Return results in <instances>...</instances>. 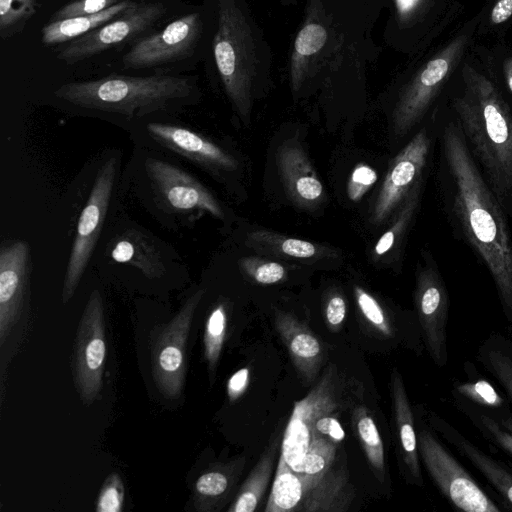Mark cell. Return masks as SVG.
I'll return each mask as SVG.
<instances>
[{
  "label": "cell",
  "instance_id": "obj_1",
  "mask_svg": "<svg viewBox=\"0 0 512 512\" xmlns=\"http://www.w3.org/2000/svg\"><path fill=\"white\" fill-rule=\"evenodd\" d=\"M443 146L454 185L456 215L488 268L512 321V240L502 206L480 173L459 126L444 129Z\"/></svg>",
  "mask_w": 512,
  "mask_h": 512
},
{
  "label": "cell",
  "instance_id": "obj_2",
  "mask_svg": "<svg viewBox=\"0 0 512 512\" xmlns=\"http://www.w3.org/2000/svg\"><path fill=\"white\" fill-rule=\"evenodd\" d=\"M194 88L188 77L109 75L62 84L53 95L82 115L107 120L130 132L142 120L188 105Z\"/></svg>",
  "mask_w": 512,
  "mask_h": 512
},
{
  "label": "cell",
  "instance_id": "obj_3",
  "mask_svg": "<svg viewBox=\"0 0 512 512\" xmlns=\"http://www.w3.org/2000/svg\"><path fill=\"white\" fill-rule=\"evenodd\" d=\"M124 180L167 229L188 226L202 214L225 218L221 203L202 182L154 149L135 146Z\"/></svg>",
  "mask_w": 512,
  "mask_h": 512
},
{
  "label": "cell",
  "instance_id": "obj_4",
  "mask_svg": "<svg viewBox=\"0 0 512 512\" xmlns=\"http://www.w3.org/2000/svg\"><path fill=\"white\" fill-rule=\"evenodd\" d=\"M460 129L502 207L512 214V116L497 94L478 85L458 103Z\"/></svg>",
  "mask_w": 512,
  "mask_h": 512
},
{
  "label": "cell",
  "instance_id": "obj_5",
  "mask_svg": "<svg viewBox=\"0 0 512 512\" xmlns=\"http://www.w3.org/2000/svg\"><path fill=\"white\" fill-rule=\"evenodd\" d=\"M120 157L113 154L101 162L76 225L62 287V303L75 291L91 260L107 220L120 180Z\"/></svg>",
  "mask_w": 512,
  "mask_h": 512
},
{
  "label": "cell",
  "instance_id": "obj_6",
  "mask_svg": "<svg viewBox=\"0 0 512 512\" xmlns=\"http://www.w3.org/2000/svg\"><path fill=\"white\" fill-rule=\"evenodd\" d=\"M154 117L142 120L129 132L136 145L178 157L213 174L238 168L237 159L206 136L183 124Z\"/></svg>",
  "mask_w": 512,
  "mask_h": 512
},
{
  "label": "cell",
  "instance_id": "obj_7",
  "mask_svg": "<svg viewBox=\"0 0 512 512\" xmlns=\"http://www.w3.org/2000/svg\"><path fill=\"white\" fill-rule=\"evenodd\" d=\"M204 293V289H198L191 294L177 314L157 329L151 343L153 379L166 399L176 400L182 394L187 339L195 310Z\"/></svg>",
  "mask_w": 512,
  "mask_h": 512
},
{
  "label": "cell",
  "instance_id": "obj_8",
  "mask_svg": "<svg viewBox=\"0 0 512 512\" xmlns=\"http://www.w3.org/2000/svg\"><path fill=\"white\" fill-rule=\"evenodd\" d=\"M106 359V337L103 298L94 289L79 321L73 357V373L77 391L85 405L99 396Z\"/></svg>",
  "mask_w": 512,
  "mask_h": 512
},
{
  "label": "cell",
  "instance_id": "obj_9",
  "mask_svg": "<svg viewBox=\"0 0 512 512\" xmlns=\"http://www.w3.org/2000/svg\"><path fill=\"white\" fill-rule=\"evenodd\" d=\"M418 450L440 492L466 512H498L500 509L453 455L426 429L418 434Z\"/></svg>",
  "mask_w": 512,
  "mask_h": 512
},
{
  "label": "cell",
  "instance_id": "obj_10",
  "mask_svg": "<svg viewBox=\"0 0 512 512\" xmlns=\"http://www.w3.org/2000/svg\"><path fill=\"white\" fill-rule=\"evenodd\" d=\"M165 13L161 2H136L119 17L69 42L56 58L69 65L91 58L143 33Z\"/></svg>",
  "mask_w": 512,
  "mask_h": 512
},
{
  "label": "cell",
  "instance_id": "obj_11",
  "mask_svg": "<svg viewBox=\"0 0 512 512\" xmlns=\"http://www.w3.org/2000/svg\"><path fill=\"white\" fill-rule=\"evenodd\" d=\"M354 393L342 381L336 367L331 365L310 392L295 403L284 432L280 453L291 468L302 459L310 446V423L326 409Z\"/></svg>",
  "mask_w": 512,
  "mask_h": 512
},
{
  "label": "cell",
  "instance_id": "obj_12",
  "mask_svg": "<svg viewBox=\"0 0 512 512\" xmlns=\"http://www.w3.org/2000/svg\"><path fill=\"white\" fill-rule=\"evenodd\" d=\"M202 31L199 13H190L170 22L160 32L135 43L123 56L125 69L162 66L191 56Z\"/></svg>",
  "mask_w": 512,
  "mask_h": 512
},
{
  "label": "cell",
  "instance_id": "obj_13",
  "mask_svg": "<svg viewBox=\"0 0 512 512\" xmlns=\"http://www.w3.org/2000/svg\"><path fill=\"white\" fill-rule=\"evenodd\" d=\"M429 148L428 134L422 129L393 159L375 201L374 223L384 222L418 185L416 182L426 164Z\"/></svg>",
  "mask_w": 512,
  "mask_h": 512
},
{
  "label": "cell",
  "instance_id": "obj_14",
  "mask_svg": "<svg viewBox=\"0 0 512 512\" xmlns=\"http://www.w3.org/2000/svg\"><path fill=\"white\" fill-rule=\"evenodd\" d=\"M29 244L9 239L0 246V344L16 324L23 308L31 272Z\"/></svg>",
  "mask_w": 512,
  "mask_h": 512
},
{
  "label": "cell",
  "instance_id": "obj_15",
  "mask_svg": "<svg viewBox=\"0 0 512 512\" xmlns=\"http://www.w3.org/2000/svg\"><path fill=\"white\" fill-rule=\"evenodd\" d=\"M415 303L426 345L432 360L439 367L445 366L447 353L448 294L438 274L423 271L417 283Z\"/></svg>",
  "mask_w": 512,
  "mask_h": 512
},
{
  "label": "cell",
  "instance_id": "obj_16",
  "mask_svg": "<svg viewBox=\"0 0 512 512\" xmlns=\"http://www.w3.org/2000/svg\"><path fill=\"white\" fill-rule=\"evenodd\" d=\"M111 259L134 267L149 279H158L167 271L166 256L159 240L142 228L123 229L108 247Z\"/></svg>",
  "mask_w": 512,
  "mask_h": 512
},
{
  "label": "cell",
  "instance_id": "obj_17",
  "mask_svg": "<svg viewBox=\"0 0 512 512\" xmlns=\"http://www.w3.org/2000/svg\"><path fill=\"white\" fill-rule=\"evenodd\" d=\"M278 168L290 199L303 207L318 204L323 199V185L308 156L296 143L286 142L277 153Z\"/></svg>",
  "mask_w": 512,
  "mask_h": 512
},
{
  "label": "cell",
  "instance_id": "obj_18",
  "mask_svg": "<svg viewBox=\"0 0 512 512\" xmlns=\"http://www.w3.org/2000/svg\"><path fill=\"white\" fill-rule=\"evenodd\" d=\"M302 478L304 494L298 512H345L349 509L354 489L345 465L333 463L321 476Z\"/></svg>",
  "mask_w": 512,
  "mask_h": 512
},
{
  "label": "cell",
  "instance_id": "obj_19",
  "mask_svg": "<svg viewBox=\"0 0 512 512\" xmlns=\"http://www.w3.org/2000/svg\"><path fill=\"white\" fill-rule=\"evenodd\" d=\"M275 327L299 375L305 382H313L324 359L318 338L297 318L283 311L275 312Z\"/></svg>",
  "mask_w": 512,
  "mask_h": 512
},
{
  "label": "cell",
  "instance_id": "obj_20",
  "mask_svg": "<svg viewBox=\"0 0 512 512\" xmlns=\"http://www.w3.org/2000/svg\"><path fill=\"white\" fill-rule=\"evenodd\" d=\"M450 61L438 57L430 61L417 82L400 101L393 115V132L397 136L407 134L424 114L439 84L448 73Z\"/></svg>",
  "mask_w": 512,
  "mask_h": 512
},
{
  "label": "cell",
  "instance_id": "obj_21",
  "mask_svg": "<svg viewBox=\"0 0 512 512\" xmlns=\"http://www.w3.org/2000/svg\"><path fill=\"white\" fill-rule=\"evenodd\" d=\"M391 390L402 459L413 482L422 486L418 438L414 428L413 414L402 377L396 369L391 376Z\"/></svg>",
  "mask_w": 512,
  "mask_h": 512
},
{
  "label": "cell",
  "instance_id": "obj_22",
  "mask_svg": "<svg viewBox=\"0 0 512 512\" xmlns=\"http://www.w3.org/2000/svg\"><path fill=\"white\" fill-rule=\"evenodd\" d=\"M242 462L216 465L201 474L194 484L193 504L199 512L218 511L227 501Z\"/></svg>",
  "mask_w": 512,
  "mask_h": 512
},
{
  "label": "cell",
  "instance_id": "obj_23",
  "mask_svg": "<svg viewBox=\"0 0 512 512\" xmlns=\"http://www.w3.org/2000/svg\"><path fill=\"white\" fill-rule=\"evenodd\" d=\"M135 3L125 0L100 13L50 21L41 30V42L46 46L71 42L119 17Z\"/></svg>",
  "mask_w": 512,
  "mask_h": 512
},
{
  "label": "cell",
  "instance_id": "obj_24",
  "mask_svg": "<svg viewBox=\"0 0 512 512\" xmlns=\"http://www.w3.org/2000/svg\"><path fill=\"white\" fill-rule=\"evenodd\" d=\"M277 448L275 443L261 456L241 486L229 512H253L257 509L270 482Z\"/></svg>",
  "mask_w": 512,
  "mask_h": 512
},
{
  "label": "cell",
  "instance_id": "obj_25",
  "mask_svg": "<svg viewBox=\"0 0 512 512\" xmlns=\"http://www.w3.org/2000/svg\"><path fill=\"white\" fill-rule=\"evenodd\" d=\"M304 494L303 478L280 456L265 512H298Z\"/></svg>",
  "mask_w": 512,
  "mask_h": 512
},
{
  "label": "cell",
  "instance_id": "obj_26",
  "mask_svg": "<svg viewBox=\"0 0 512 512\" xmlns=\"http://www.w3.org/2000/svg\"><path fill=\"white\" fill-rule=\"evenodd\" d=\"M449 439L473 463V465L488 479V481L512 504V474L497 461L490 458L472 443L449 431Z\"/></svg>",
  "mask_w": 512,
  "mask_h": 512
},
{
  "label": "cell",
  "instance_id": "obj_27",
  "mask_svg": "<svg viewBox=\"0 0 512 512\" xmlns=\"http://www.w3.org/2000/svg\"><path fill=\"white\" fill-rule=\"evenodd\" d=\"M352 421L371 468L376 477L383 481L385 475L384 447L373 417L365 406L357 405L352 412Z\"/></svg>",
  "mask_w": 512,
  "mask_h": 512
},
{
  "label": "cell",
  "instance_id": "obj_28",
  "mask_svg": "<svg viewBox=\"0 0 512 512\" xmlns=\"http://www.w3.org/2000/svg\"><path fill=\"white\" fill-rule=\"evenodd\" d=\"M227 329V312L223 303L217 304L208 315L204 331V357L213 375L222 351Z\"/></svg>",
  "mask_w": 512,
  "mask_h": 512
},
{
  "label": "cell",
  "instance_id": "obj_29",
  "mask_svg": "<svg viewBox=\"0 0 512 512\" xmlns=\"http://www.w3.org/2000/svg\"><path fill=\"white\" fill-rule=\"evenodd\" d=\"M337 443L329 439L313 440L302 459L292 468L304 477L321 476L334 463Z\"/></svg>",
  "mask_w": 512,
  "mask_h": 512
},
{
  "label": "cell",
  "instance_id": "obj_30",
  "mask_svg": "<svg viewBox=\"0 0 512 512\" xmlns=\"http://www.w3.org/2000/svg\"><path fill=\"white\" fill-rule=\"evenodd\" d=\"M37 0H0V36L7 39L21 32L36 12Z\"/></svg>",
  "mask_w": 512,
  "mask_h": 512
},
{
  "label": "cell",
  "instance_id": "obj_31",
  "mask_svg": "<svg viewBox=\"0 0 512 512\" xmlns=\"http://www.w3.org/2000/svg\"><path fill=\"white\" fill-rule=\"evenodd\" d=\"M214 56L227 92L230 94L231 98H233L236 84L237 53L226 27L221 22L218 34L215 38Z\"/></svg>",
  "mask_w": 512,
  "mask_h": 512
},
{
  "label": "cell",
  "instance_id": "obj_32",
  "mask_svg": "<svg viewBox=\"0 0 512 512\" xmlns=\"http://www.w3.org/2000/svg\"><path fill=\"white\" fill-rule=\"evenodd\" d=\"M251 238L258 243H269L276 247V251L293 258L308 259L318 254L316 245L302 239L285 238L267 232L253 233Z\"/></svg>",
  "mask_w": 512,
  "mask_h": 512
},
{
  "label": "cell",
  "instance_id": "obj_33",
  "mask_svg": "<svg viewBox=\"0 0 512 512\" xmlns=\"http://www.w3.org/2000/svg\"><path fill=\"white\" fill-rule=\"evenodd\" d=\"M419 185H416L410 192L401 211L397 217V220L393 223L389 230H387L381 238L377 241L374 247V253L377 256H381L388 252L395 244L397 238L402 234L411 217L414 214L415 208L418 203V189Z\"/></svg>",
  "mask_w": 512,
  "mask_h": 512
},
{
  "label": "cell",
  "instance_id": "obj_34",
  "mask_svg": "<svg viewBox=\"0 0 512 512\" xmlns=\"http://www.w3.org/2000/svg\"><path fill=\"white\" fill-rule=\"evenodd\" d=\"M354 293L358 308L365 319L383 335L391 336V326L378 301L359 286L354 287Z\"/></svg>",
  "mask_w": 512,
  "mask_h": 512
},
{
  "label": "cell",
  "instance_id": "obj_35",
  "mask_svg": "<svg viewBox=\"0 0 512 512\" xmlns=\"http://www.w3.org/2000/svg\"><path fill=\"white\" fill-rule=\"evenodd\" d=\"M241 267L247 275L260 284L278 283L286 277V269L275 261L259 258H244Z\"/></svg>",
  "mask_w": 512,
  "mask_h": 512
},
{
  "label": "cell",
  "instance_id": "obj_36",
  "mask_svg": "<svg viewBox=\"0 0 512 512\" xmlns=\"http://www.w3.org/2000/svg\"><path fill=\"white\" fill-rule=\"evenodd\" d=\"M124 484L118 473L109 474L98 494L97 512H120L124 503Z\"/></svg>",
  "mask_w": 512,
  "mask_h": 512
},
{
  "label": "cell",
  "instance_id": "obj_37",
  "mask_svg": "<svg viewBox=\"0 0 512 512\" xmlns=\"http://www.w3.org/2000/svg\"><path fill=\"white\" fill-rule=\"evenodd\" d=\"M458 394L480 405L498 408L503 405V399L495 388L485 380L461 383L456 386Z\"/></svg>",
  "mask_w": 512,
  "mask_h": 512
},
{
  "label": "cell",
  "instance_id": "obj_38",
  "mask_svg": "<svg viewBox=\"0 0 512 512\" xmlns=\"http://www.w3.org/2000/svg\"><path fill=\"white\" fill-rule=\"evenodd\" d=\"M122 1L125 0H73L56 11L50 21L100 13Z\"/></svg>",
  "mask_w": 512,
  "mask_h": 512
},
{
  "label": "cell",
  "instance_id": "obj_39",
  "mask_svg": "<svg viewBox=\"0 0 512 512\" xmlns=\"http://www.w3.org/2000/svg\"><path fill=\"white\" fill-rule=\"evenodd\" d=\"M377 181L376 171L365 163L353 169L347 183V196L353 202L360 201Z\"/></svg>",
  "mask_w": 512,
  "mask_h": 512
},
{
  "label": "cell",
  "instance_id": "obj_40",
  "mask_svg": "<svg viewBox=\"0 0 512 512\" xmlns=\"http://www.w3.org/2000/svg\"><path fill=\"white\" fill-rule=\"evenodd\" d=\"M480 422L491 439L512 456V417L497 421L480 414Z\"/></svg>",
  "mask_w": 512,
  "mask_h": 512
},
{
  "label": "cell",
  "instance_id": "obj_41",
  "mask_svg": "<svg viewBox=\"0 0 512 512\" xmlns=\"http://www.w3.org/2000/svg\"><path fill=\"white\" fill-rule=\"evenodd\" d=\"M325 41V29L318 24H309L299 32L295 41V49L301 55H311L322 48Z\"/></svg>",
  "mask_w": 512,
  "mask_h": 512
},
{
  "label": "cell",
  "instance_id": "obj_42",
  "mask_svg": "<svg viewBox=\"0 0 512 512\" xmlns=\"http://www.w3.org/2000/svg\"><path fill=\"white\" fill-rule=\"evenodd\" d=\"M488 362L492 372L500 381L512 399V360L500 351L488 353Z\"/></svg>",
  "mask_w": 512,
  "mask_h": 512
},
{
  "label": "cell",
  "instance_id": "obj_43",
  "mask_svg": "<svg viewBox=\"0 0 512 512\" xmlns=\"http://www.w3.org/2000/svg\"><path fill=\"white\" fill-rule=\"evenodd\" d=\"M346 312V302L341 295L330 297L325 308V319L331 330H336L342 325Z\"/></svg>",
  "mask_w": 512,
  "mask_h": 512
},
{
  "label": "cell",
  "instance_id": "obj_44",
  "mask_svg": "<svg viewBox=\"0 0 512 512\" xmlns=\"http://www.w3.org/2000/svg\"><path fill=\"white\" fill-rule=\"evenodd\" d=\"M250 371L242 368L235 372L227 383V395L231 402L237 400L246 390L249 382Z\"/></svg>",
  "mask_w": 512,
  "mask_h": 512
},
{
  "label": "cell",
  "instance_id": "obj_45",
  "mask_svg": "<svg viewBox=\"0 0 512 512\" xmlns=\"http://www.w3.org/2000/svg\"><path fill=\"white\" fill-rule=\"evenodd\" d=\"M512 15V0H499L494 6L491 19L495 24L506 21Z\"/></svg>",
  "mask_w": 512,
  "mask_h": 512
},
{
  "label": "cell",
  "instance_id": "obj_46",
  "mask_svg": "<svg viewBox=\"0 0 512 512\" xmlns=\"http://www.w3.org/2000/svg\"><path fill=\"white\" fill-rule=\"evenodd\" d=\"M416 0H398V5L402 11L410 9Z\"/></svg>",
  "mask_w": 512,
  "mask_h": 512
},
{
  "label": "cell",
  "instance_id": "obj_47",
  "mask_svg": "<svg viewBox=\"0 0 512 512\" xmlns=\"http://www.w3.org/2000/svg\"><path fill=\"white\" fill-rule=\"evenodd\" d=\"M508 86H509V89L512 92V73L508 77Z\"/></svg>",
  "mask_w": 512,
  "mask_h": 512
}]
</instances>
